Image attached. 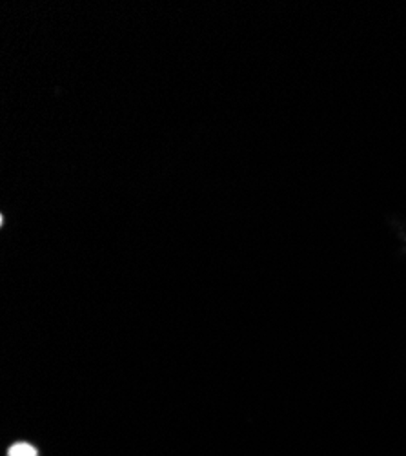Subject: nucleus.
Instances as JSON below:
<instances>
[{
    "label": "nucleus",
    "mask_w": 406,
    "mask_h": 456,
    "mask_svg": "<svg viewBox=\"0 0 406 456\" xmlns=\"http://www.w3.org/2000/svg\"><path fill=\"white\" fill-rule=\"evenodd\" d=\"M10 456H37V451L28 443H17L10 451Z\"/></svg>",
    "instance_id": "f257e3e1"
}]
</instances>
